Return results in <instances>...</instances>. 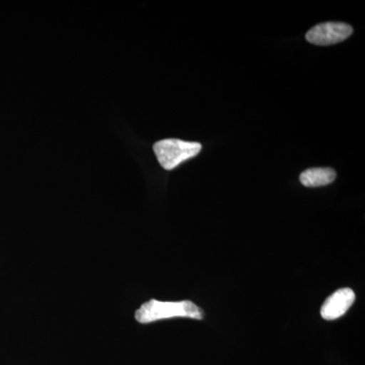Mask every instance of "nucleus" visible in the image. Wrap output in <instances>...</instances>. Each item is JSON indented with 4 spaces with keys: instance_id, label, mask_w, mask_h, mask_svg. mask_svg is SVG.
Returning <instances> with one entry per match:
<instances>
[{
    "instance_id": "nucleus-1",
    "label": "nucleus",
    "mask_w": 365,
    "mask_h": 365,
    "mask_svg": "<svg viewBox=\"0 0 365 365\" xmlns=\"http://www.w3.org/2000/svg\"><path fill=\"white\" fill-rule=\"evenodd\" d=\"M173 318L202 319L204 314L200 307L190 300L160 302L157 299L145 302L135 313L136 321L140 324H150L160 319Z\"/></svg>"
},
{
    "instance_id": "nucleus-2",
    "label": "nucleus",
    "mask_w": 365,
    "mask_h": 365,
    "mask_svg": "<svg viewBox=\"0 0 365 365\" xmlns=\"http://www.w3.org/2000/svg\"><path fill=\"white\" fill-rule=\"evenodd\" d=\"M202 145L179 139H165L153 145L158 163L165 170L176 169L178 165L200 153Z\"/></svg>"
},
{
    "instance_id": "nucleus-3",
    "label": "nucleus",
    "mask_w": 365,
    "mask_h": 365,
    "mask_svg": "<svg viewBox=\"0 0 365 365\" xmlns=\"http://www.w3.org/2000/svg\"><path fill=\"white\" fill-rule=\"evenodd\" d=\"M352 33V26L347 24L329 21L314 26L307 33L306 37L312 44L328 46L343 42L348 39Z\"/></svg>"
},
{
    "instance_id": "nucleus-4",
    "label": "nucleus",
    "mask_w": 365,
    "mask_h": 365,
    "mask_svg": "<svg viewBox=\"0 0 365 365\" xmlns=\"http://www.w3.org/2000/svg\"><path fill=\"white\" fill-rule=\"evenodd\" d=\"M355 300V294L350 288H341L326 299L321 314L327 321L339 319L347 313Z\"/></svg>"
},
{
    "instance_id": "nucleus-5",
    "label": "nucleus",
    "mask_w": 365,
    "mask_h": 365,
    "mask_svg": "<svg viewBox=\"0 0 365 365\" xmlns=\"http://www.w3.org/2000/svg\"><path fill=\"white\" fill-rule=\"evenodd\" d=\"M336 172L330 168H313L302 172L299 180L306 187H323L335 181Z\"/></svg>"
}]
</instances>
